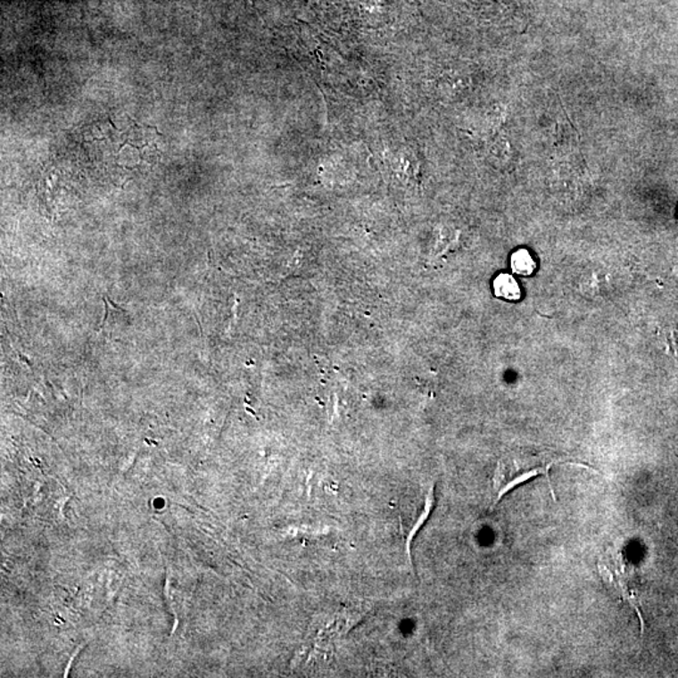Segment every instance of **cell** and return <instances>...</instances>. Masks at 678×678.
<instances>
[{
  "instance_id": "cell-3",
  "label": "cell",
  "mask_w": 678,
  "mask_h": 678,
  "mask_svg": "<svg viewBox=\"0 0 678 678\" xmlns=\"http://www.w3.org/2000/svg\"><path fill=\"white\" fill-rule=\"evenodd\" d=\"M510 264L514 273L519 274V276H532L536 268L534 259L525 249H520V251L514 252Z\"/></svg>"
},
{
  "instance_id": "cell-1",
  "label": "cell",
  "mask_w": 678,
  "mask_h": 678,
  "mask_svg": "<svg viewBox=\"0 0 678 678\" xmlns=\"http://www.w3.org/2000/svg\"><path fill=\"white\" fill-rule=\"evenodd\" d=\"M563 464V460L558 459H525V460H508L502 461L496 468L494 476V492H495V502L494 505L499 504L504 496H507L508 492H513L517 486H522L524 484L530 482V480L535 479V477L544 475L547 476L548 484L553 496L554 500H557L556 492H554L553 486H551V480L550 477V468L554 465Z\"/></svg>"
},
{
  "instance_id": "cell-2",
  "label": "cell",
  "mask_w": 678,
  "mask_h": 678,
  "mask_svg": "<svg viewBox=\"0 0 678 678\" xmlns=\"http://www.w3.org/2000/svg\"><path fill=\"white\" fill-rule=\"evenodd\" d=\"M494 292L496 297L507 299V301H517L522 297L519 285L513 277L508 274H500L494 280Z\"/></svg>"
}]
</instances>
